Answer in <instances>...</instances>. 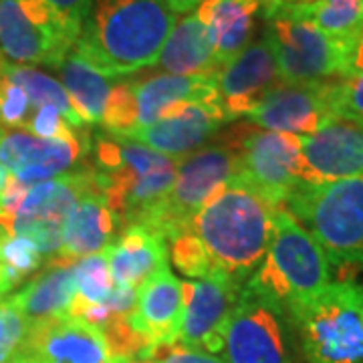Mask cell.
Instances as JSON below:
<instances>
[{
	"label": "cell",
	"instance_id": "60d3db41",
	"mask_svg": "<svg viewBox=\"0 0 363 363\" xmlns=\"http://www.w3.org/2000/svg\"><path fill=\"white\" fill-rule=\"evenodd\" d=\"M9 180H11V174H9V169L0 164V196H2V192H4V188H6Z\"/></svg>",
	"mask_w": 363,
	"mask_h": 363
},
{
	"label": "cell",
	"instance_id": "8992f818",
	"mask_svg": "<svg viewBox=\"0 0 363 363\" xmlns=\"http://www.w3.org/2000/svg\"><path fill=\"white\" fill-rule=\"evenodd\" d=\"M262 39L271 49L281 83L321 85L350 77L351 55L305 18L274 4L262 14Z\"/></svg>",
	"mask_w": 363,
	"mask_h": 363
},
{
	"label": "cell",
	"instance_id": "4fadbf2b",
	"mask_svg": "<svg viewBox=\"0 0 363 363\" xmlns=\"http://www.w3.org/2000/svg\"><path fill=\"white\" fill-rule=\"evenodd\" d=\"M89 131L73 140H43L26 131L0 133V164L23 186L63 176L89 152Z\"/></svg>",
	"mask_w": 363,
	"mask_h": 363
},
{
	"label": "cell",
	"instance_id": "484cf974",
	"mask_svg": "<svg viewBox=\"0 0 363 363\" xmlns=\"http://www.w3.org/2000/svg\"><path fill=\"white\" fill-rule=\"evenodd\" d=\"M283 9L317 26L351 55L357 49L363 30V0H313L305 4H283Z\"/></svg>",
	"mask_w": 363,
	"mask_h": 363
},
{
	"label": "cell",
	"instance_id": "ac0fdd59",
	"mask_svg": "<svg viewBox=\"0 0 363 363\" xmlns=\"http://www.w3.org/2000/svg\"><path fill=\"white\" fill-rule=\"evenodd\" d=\"M182 319H184L182 283L172 272L169 264H164L138 286V303L135 309L128 313V321L147 343V350H152L156 345L178 341Z\"/></svg>",
	"mask_w": 363,
	"mask_h": 363
},
{
	"label": "cell",
	"instance_id": "277c9868",
	"mask_svg": "<svg viewBox=\"0 0 363 363\" xmlns=\"http://www.w3.org/2000/svg\"><path fill=\"white\" fill-rule=\"evenodd\" d=\"M331 283V262L323 248L281 208L274 216L269 252L245 286L289 313L317 297Z\"/></svg>",
	"mask_w": 363,
	"mask_h": 363
},
{
	"label": "cell",
	"instance_id": "d4e9b609",
	"mask_svg": "<svg viewBox=\"0 0 363 363\" xmlns=\"http://www.w3.org/2000/svg\"><path fill=\"white\" fill-rule=\"evenodd\" d=\"M57 71L61 75V85L65 87L71 105L75 107L83 123H101L105 104L111 91L109 79L73 49L67 52Z\"/></svg>",
	"mask_w": 363,
	"mask_h": 363
},
{
	"label": "cell",
	"instance_id": "74e56055",
	"mask_svg": "<svg viewBox=\"0 0 363 363\" xmlns=\"http://www.w3.org/2000/svg\"><path fill=\"white\" fill-rule=\"evenodd\" d=\"M172 14H190L194 13L196 9L204 2V0H164Z\"/></svg>",
	"mask_w": 363,
	"mask_h": 363
},
{
	"label": "cell",
	"instance_id": "e575fe53",
	"mask_svg": "<svg viewBox=\"0 0 363 363\" xmlns=\"http://www.w3.org/2000/svg\"><path fill=\"white\" fill-rule=\"evenodd\" d=\"M140 359L152 363H224V359L218 357V355L186 347V345H182L180 341L166 343V345H156V347L145 351Z\"/></svg>",
	"mask_w": 363,
	"mask_h": 363
},
{
	"label": "cell",
	"instance_id": "d6a6232c",
	"mask_svg": "<svg viewBox=\"0 0 363 363\" xmlns=\"http://www.w3.org/2000/svg\"><path fill=\"white\" fill-rule=\"evenodd\" d=\"M23 130L37 135V138H43V140H73V138H77L81 133L89 131L75 130L67 121L65 116L57 107H52V105H40V107H37L30 113Z\"/></svg>",
	"mask_w": 363,
	"mask_h": 363
},
{
	"label": "cell",
	"instance_id": "8fae6325",
	"mask_svg": "<svg viewBox=\"0 0 363 363\" xmlns=\"http://www.w3.org/2000/svg\"><path fill=\"white\" fill-rule=\"evenodd\" d=\"M73 47L45 0H0V55L11 63L57 69Z\"/></svg>",
	"mask_w": 363,
	"mask_h": 363
},
{
	"label": "cell",
	"instance_id": "30bf717a",
	"mask_svg": "<svg viewBox=\"0 0 363 363\" xmlns=\"http://www.w3.org/2000/svg\"><path fill=\"white\" fill-rule=\"evenodd\" d=\"M95 186V168L71 169L52 180L26 186L13 214L0 216L6 234L30 238L45 259H57L61 250V230L79 200Z\"/></svg>",
	"mask_w": 363,
	"mask_h": 363
},
{
	"label": "cell",
	"instance_id": "cb8c5ba5",
	"mask_svg": "<svg viewBox=\"0 0 363 363\" xmlns=\"http://www.w3.org/2000/svg\"><path fill=\"white\" fill-rule=\"evenodd\" d=\"M154 67L169 75H212L220 69L206 26L196 13L176 21Z\"/></svg>",
	"mask_w": 363,
	"mask_h": 363
},
{
	"label": "cell",
	"instance_id": "5bb4252c",
	"mask_svg": "<svg viewBox=\"0 0 363 363\" xmlns=\"http://www.w3.org/2000/svg\"><path fill=\"white\" fill-rule=\"evenodd\" d=\"M16 355L35 363H131L111 350L99 327L75 317L30 325Z\"/></svg>",
	"mask_w": 363,
	"mask_h": 363
},
{
	"label": "cell",
	"instance_id": "9c48e42d",
	"mask_svg": "<svg viewBox=\"0 0 363 363\" xmlns=\"http://www.w3.org/2000/svg\"><path fill=\"white\" fill-rule=\"evenodd\" d=\"M224 363H298L289 313L271 298L242 286L224 331Z\"/></svg>",
	"mask_w": 363,
	"mask_h": 363
},
{
	"label": "cell",
	"instance_id": "4dcf8cb0",
	"mask_svg": "<svg viewBox=\"0 0 363 363\" xmlns=\"http://www.w3.org/2000/svg\"><path fill=\"white\" fill-rule=\"evenodd\" d=\"M329 109L333 119L363 123V73L329 83Z\"/></svg>",
	"mask_w": 363,
	"mask_h": 363
},
{
	"label": "cell",
	"instance_id": "6da1fadb",
	"mask_svg": "<svg viewBox=\"0 0 363 363\" xmlns=\"http://www.w3.org/2000/svg\"><path fill=\"white\" fill-rule=\"evenodd\" d=\"M176 25L164 0H87L73 47L107 79L156 65Z\"/></svg>",
	"mask_w": 363,
	"mask_h": 363
},
{
	"label": "cell",
	"instance_id": "f35d334b",
	"mask_svg": "<svg viewBox=\"0 0 363 363\" xmlns=\"http://www.w3.org/2000/svg\"><path fill=\"white\" fill-rule=\"evenodd\" d=\"M359 73H363V30L362 37H359V43H357V49L353 52V61H351L350 67V77H355V75H359Z\"/></svg>",
	"mask_w": 363,
	"mask_h": 363
},
{
	"label": "cell",
	"instance_id": "2e32d148",
	"mask_svg": "<svg viewBox=\"0 0 363 363\" xmlns=\"http://www.w3.org/2000/svg\"><path fill=\"white\" fill-rule=\"evenodd\" d=\"M281 83L267 40H252L216 71L218 107L228 121L247 117Z\"/></svg>",
	"mask_w": 363,
	"mask_h": 363
},
{
	"label": "cell",
	"instance_id": "7c38bea8",
	"mask_svg": "<svg viewBox=\"0 0 363 363\" xmlns=\"http://www.w3.org/2000/svg\"><path fill=\"white\" fill-rule=\"evenodd\" d=\"M184 319H182V345L206 351L220 357L224 331L242 285L222 271H210L196 281H184Z\"/></svg>",
	"mask_w": 363,
	"mask_h": 363
},
{
	"label": "cell",
	"instance_id": "f1b7e54d",
	"mask_svg": "<svg viewBox=\"0 0 363 363\" xmlns=\"http://www.w3.org/2000/svg\"><path fill=\"white\" fill-rule=\"evenodd\" d=\"M113 285L116 283L111 279L105 252L91 255L75 262V286H77V295L73 298L75 305L104 303Z\"/></svg>",
	"mask_w": 363,
	"mask_h": 363
},
{
	"label": "cell",
	"instance_id": "4316f807",
	"mask_svg": "<svg viewBox=\"0 0 363 363\" xmlns=\"http://www.w3.org/2000/svg\"><path fill=\"white\" fill-rule=\"evenodd\" d=\"M0 75L25 89L28 99H30V105H33V111L40 105H52L65 116L67 121L75 130H87V123H83V119L77 116V111L71 105V99L67 95L65 87L61 85V81H57V79L43 73L39 69L11 63L2 55H0Z\"/></svg>",
	"mask_w": 363,
	"mask_h": 363
},
{
	"label": "cell",
	"instance_id": "3957f363",
	"mask_svg": "<svg viewBox=\"0 0 363 363\" xmlns=\"http://www.w3.org/2000/svg\"><path fill=\"white\" fill-rule=\"evenodd\" d=\"M285 210L323 248L331 267L363 269V174L303 184Z\"/></svg>",
	"mask_w": 363,
	"mask_h": 363
},
{
	"label": "cell",
	"instance_id": "836d02e7",
	"mask_svg": "<svg viewBox=\"0 0 363 363\" xmlns=\"http://www.w3.org/2000/svg\"><path fill=\"white\" fill-rule=\"evenodd\" d=\"M30 323L4 298L0 303V363L13 362L25 343Z\"/></svg>",
	"mask_w": 363,
	"mask_h": 363
},
{
	"label": "cell",
	"instance_id": "e0dca14e",
	"mask_svg": "<svg viewBox=\"0 0 363 363\" xmlns=\"http://www.w3.org/2000/svg\"><path fill=\"white\" fill-rule=\"evenodd\" d=\"M333 83V81H331ZM257 128L291 135H311L329 123V83L289 85L279 83L247 116Z\"/></svg>",
	"mask_w": 363,
	"mask_h": 363
},
{
	"label": "cell",
	"instance_id": "83f0119b",
	"mask_svg": "<svg viewBox=\"0 0 363 363\" xmlns=\"http://www.w3.org/2000/svg\"><path fill=\"white\" fill-rule=\"evenodd\" d=\"M45 257L40 255L37 245L16 234H6L0 242V271L16 289L26 277L35 274L43 267Z\"/></svg>",
	"mask_w": 363,
	"mask_h": 363
},
{
	"label": "cell",
	"instance_id": "d6986e66",
	"mask_svg": "<svg viewBox=\"0 0 363 363\" xmlns=\"http://www.w3.org/2000/svg\"><path fill=\"white\" fill-rule=\"evenodd\" d=\"M301 142L315 184L363 174V123L331 119Z\"/></svg>",
	"mask_w": 363,
	"mask_h": 363
},
{
	"label": "cell",
	"instance_id": "7402d4cb",
	"mask_svg": "<svg viewBox=\"0 0 363 363\" xmlns=\"http://www.w3.org/2000/svg\"><path fill=\"white\" fill-rule=\"evenodd\" d=\"M119 234V220L107 206L104 194L93 188L79 200L61 230V250L57 259L77 260L99 255Z\"/></svg>",
	"mask_w": 363,
	"mask_h": 363
},
{
	"label": "cell",
	"instance_id": "52a82bcc",
	"mask_svg": "<svg viewBox=\"0 0 363 363\" xmlns=\"http://www.w3.org/2000/svg\"><path fill=\"white\" fill-rule=\"evenodd\" d=\"M236 147L233 140L208 143L192 156L184 157L169 192L150 208L138 224L160 233L166 240L190 230L200 208L224 182L234 176Z\"/></svg>",
	"mask_w": 363,
	"mask_h": 363
},
{
	"label": "cell",
	"instance_id": "8d00e7d4",
	"mask_svg": "<svg viewBox=\"0 0 363 363\" xmlns=\"http://www.w3.org/2000/svg\"><path fill=\"white\" fill-rule=\"evenodd\" d=\"M135 303H138V289L133 286H123V285H113V289L109 291V295L105 297L101 303L107 311L111 313L113 317L119 315H128L135 309Z\"/></svg>",
	"mask_w": 363,
	"mask_h": 363
},
{
	"label": "cell",
	"instance_id": "d590c367",
	"mask_svg": "<svg viewBox=\"0 0 363 363\" xmlns=\"http://www.w3.org/2000/svg\"><path fill=\"white\" fill-rule=\"evenodd\" d=\"M45 4L57 14V18L63 23L71 39L77 43L87 0H45Z\"/></svg>",
	"mask_w": 363,
	"mask_h": 363
},
{
	"label": "cell",
	"instance_id": "44dd1931",
	"mask_svg": "<svg viewBox=\"0 0 363 363\" xmlns=\"http://www.w3.org/2000/svg\"><path fill=\"white\" fill-rule=\"evenodd\" d=\"M104 252L113 283L133 289L168 264L169 257L166 238L142 224L121 228L116 240Z\"/></svg>",
	"mask_w": 363,
	"mask_h": 363
},
{
	"label": "cell",
	"instance_id": "7a4b0ae2",
	"mask_svg": "<svg viewBox=\"0 0 363 363\" xmlns=\"http://www.w3.org/2000/svg\"><path fill=\"white\" fill-rule=\"evenodd\" d=\"M279 210L233 176L200 208L190 233L206 250L212 271L245 286L269 252Z\"/></svg>",
	"mask_w": 363,
	"mask_h": 363
},
{
	"label": "cell",
	"instance_id": "ffe728a7",
	"mask_svg": "<svg viewBox=\"0 0 363 363\" xmlns=\"http://www.w3.org/2000/svg\"><path fill=\"white\" fill-rule=\"evenodd\" d=\"M77 295L75 262L63 259L49 260L45 271L33 277L6 301L30 325L67 317L71 303Z\"/></svg>",
	"mask_w": 363,
	"mask_h": 363
},
{
	"label": "cell",
	"instance_id": "ee69618b",
	"mask_svg": "<svg viewBox=\"0 0 363 363\" xmlns=\"http://www.w3.org/2000/svg\"><path fill=\"white\" fill-rule=\"evenodd\" d=\"M4 236H6V230H4V228L0 226V242H2V238H4Z\"/></svg>",
	"mask_w": 363,
	"mask_h": 363
},
{
	"label": "cell",
	"instance_id": "5b68a950",
	"mask_svg": "<svg viewBox=\"0 0 363 363\" xmlns=\"http://www.w3.org/2000/svg\"><path fill=\"white\" fill-rule=\"evenodd\" d=\"M289 317L305 363H363V286L355 281L327 285Z\"/></svg>",
	"mask_w": 363,
	"mask_h": 363
},
{
	"label": "cell",
	"instance_id": "f546056e",
	"mask_svg": "<svg viewBox=\"0 0 363 363\" xmlns=\"http://www.w3.org/2000/svg\"><path fill=\"white\" fill-rule=\"evenodd\" d=\"M101 128L107 135L123 140H128L138 130V109L130 81H119L111 85L101 117Z\"/></svg>",
	"mask_w": 363,
	"mask_h": 363
},
{
	"label": "cell",
	"instance_id": "603a6c76",
	"mask_svg": "<svg viewBox=\"0 0 363 363\" xmlns=\"http://www.w3.org/2000/svg\"><path fill=\"white\" fill-rule=\"evenodd\" d=\"M135 109L138 130L152 125L172 105L186 101L218 105L216 95V73L212 75H169L160 73L143 81H130ZM135 130V131H138ZM133 131V133H135Z\"/></svg>",
	"mask_w": 363,
	"mask_h": 363
},
{
	"label": "cell",
	"instance_id": "f6af8a7d",
	"mask_svg": "<svg viewBox=\"0 0 363 363\" xmlns=\"http://www.w3.org/2000/svg\"><path fill=\"white\" fill-rule=\"evenodd\" d=\"M131 363H152V362H143V359H135V362H131Z\"/></svg>",
	"mask_w": 363,
	"mask_h": 363
},
{
	"label": "cell",
	"instance_id": "ab89813d",
	"mask_svg": "<svg viewBox=\"0 0 363 363\" xmlns=\"http://www.w3.org/2000/svg\"><path fill=\"white\" fill-rule=\"evenodd\" d=\"M13 291H14V286L11 285V281H9V279L4 277V272L0 271V303H2L4 298L9 297V295H11Z\"/></svg>",
	"mask_w": 363,
	"mask_h": 363
},
{
	"label": "cell",
	"instance_id": "b9f144b4",
	"mask_svg": "<svg viewBox=\"0 0 363 363\" xmlns=\"http://www.w3.org/2000/svg\"><path fill=\"white\" fill-rule=\"evenodd\" d=\"M283 2V4H305V2H313V0H277V4Z\"/></svg>",
	"mask_w": 363,
	"mask_h": 363
},
{
	"label": "cell",
	"instance_id": "1f68e13d",
	"mask_svg": "<svg viewBox=\"0 0 363 363\" xmlns=\"http://www.w3.org/2000/svg\"><path fill=\"white\" fill-rule=\"evenodd\" d=\"M169 255L174 264L182 271V274L190 277L192 281L206 277L212 271L210 260L206 257V250L200 245V240L196 238L190 230L178 234L176 238L169 240Z\"/></svg>",
	"mask_w": 363,
	"mask_h": 363
},
{
	"label": "cell",
	"instance_id": "ba28073f",
	"mask_svg": "<svg viewBox=\"0 0 363 363\" xmlns=\"http://www.w3.org/2000/svg\"><path fill=\"white\" fill-rule=\"evenodd\" d=\"M234 178L245 182L264 200L285 208L289 196L303 184H315L303 157L301 135L269 130L234 133Z\"/></svg>",
	"mask_w": 363,
	"mask_h": 363
},
{
	"label": "cell",
	"instance_id": "9a60e30c",
	"mask_svg": "<svg viewBox=\"0 0 363 363\" xmlns=\"http://www.w3.org/2000/svg\"><path fill=\"white\" fill-rule=\"evenodd\" d=\"M224 123H228V119L216 104L186 101L172 105L157 121L131 133L128 140L157 154L184 160L208 145Z\"/></svg>",
	"mask_w": 363,
	"mask_h": 363
},
{
	"label": "cell",
	"instance_id": "7bdbcfd3",
	"mask_svg": "<svg viewBox=\"0 0 363 363\" xmlns=\"http://www.w3.org/2000/svg\"><path fill=\"white\" fill-rule=\"evenodd\" d=\"M9 363H35V362H30V359L25 357V355H16L13 362H9Z\"/></svg>",
	"mask_w": 363,
	"mask_h": 363
}]
</instances>
